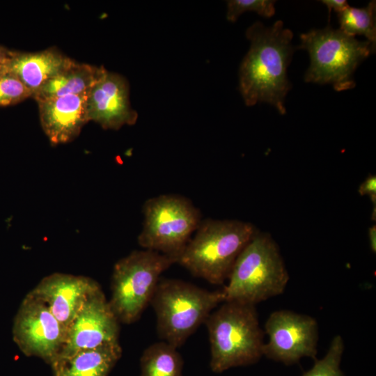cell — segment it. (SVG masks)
Masks as SVG:
<instances>
[{
    "label": "cell",
    "instance_id": "6da1fadb",
    "mask_svg": "<svg viewBox=\"0 0 376 376\" xmlns=\"http://www.w3.org/2000/svg\"><path fill=\"white\" fill-rule=\"evenodd\" d=\"M250 41L239 72V88L246 105L266 102L285 113V98L290 89L287 68L294 52L292 31L276 21L266 27L256 22L246 32Z\"/></svg>",
    "mask_w": 376,
    "mask_h": 376
},
{
    "label": "cell",
    "instance_id": "7a4b0ae2",
    "mask_svg": "<svg viewBox=\"0 0 376 376\" xmlns=\"http://www.w3.org/2000/svg\"><path fill=\"white\" fill-rule=\"evenodd\" d=\"M257 232L249 222L239 220H201L176 263L191 274L221 285L230 274L238 256Z\"/></svg>",
    "mask_w": 376,
    "mask_h": 376
},
{
    "label": "cell",
    "instance_id": "3957f363",
    "mask_svg": "<svg viewBox=\"0 0 376 376\" xmlns=\"http://www.w3.org/2000/svg\"><path fill=\"white\" fill-rule=\"evenodd\" d=\"M205 323L212 372L221 373L230 368L251 365L263 356L265 332L260 327L255 305L224 301Z\"/></svg>",
    "mask_w": 376,
    "mask_h": 376
},
{
    "label": "cell",
    "instance_id": "277c9868",
    "mask_svg": "<svg viewBox=\"0 0 376 376\" xmlns=\"http://www.w3.org/2000/svg\"><path fill=\"white\" fill-rule=\"evenodd\" d=\"M289 279L277 244L269 234L257 230L238 256L222 289L224 301L256 305L282 294Z\"/></svg>",
    "mask_w": 376,
    "mask_h": 376
},
{
    "label": "cell",
    "instance_id": "5b68a950",
    "mask_svg": "<svg viewBox=\"0 0 376 376\" xmlns=\"http://www.w3.org/2000/svg\"><path fill=\"white\" fill-rule=\"evenodd\" d=\"M224 301L222 290L209 291L178 279H160L150 304L159 337L178 348Z\"/></svg>",
    "mask_w": 376,
    "mask_h": 376
},
{
    "label": "cell",
    "instance_id": "8992f818",
    "mask_svg": "<svg viewBox=\"0 0 376 376\" xmlns=\"http://www.w3.org/2000/svg\"><path fill=\"white\" fill-rule=\"evenodd\" d=\"M300 38L299 48L306 49L311 58L305 81L331 84L337 91L354 87L355 70L375 51V46L369 41L358 40L329 26L313 29L301 34Z\"/></svg>",
    "mask_w": 376,
    "mask_h": 376
},
{
    "label": "cell",
    "instance_id": "52a82bcc",
    "mask_svg": "<svg viewBox=\"0 0 376 376\" xmlns=\"http://www.w3.org/2000/svg\"><path fill=\"white\" fill-rule=\"evenodd\" d=\"M174 263L171 256L143 249L132 251L115 264L109 303L119 322L131 324L140 318L161 274Z\"/></svg>",
    "mask_w": 376,
    "mask_h": 376
},
{
    "label": "cell",
    "instance_id": "ba28073f",
    "mask_svg": "<svg viewBox=\"0 0 376 376\" xmlns=\"http://www.w3.org/2000/svg\"><path fill=\"white\" fill-rule=\"evenodd\" d=\"M143 228L138 243L177 259L201 221L200 210L182 196L162 194L148 199L143 207Z\"/></svg>",
    "mask_w": 376,
    "mask_h": 376
},
{
    "label": "cell",
    "instance_id": "9c48e42d",
    "mask_svg": "<svg viewBox=\"0 0 376 376\" xmlns=\"http://www.w3.org/2000/svg\"><path fill=\"white\" fill-rule=\"evenodd\" d=\"M269 341L263 354L285 365L297 363L303 357L316 359L318 325L311 316L280 310L272 312L265 324Z\"/></svg>",
    "mask_w": 376,
    "mask_h": 376
},
{
    "label": "cell",
    "instance_id": "30bf717a",
    "mask_svg": "<svg viewBox=\"0 0 376 376\" xmlns=\"http://www.w3.org/2000/svg\"><path fill=\"white\" fill-rule=\"evenodd\" d=\"M13 336L25 355L50 365L62 350L65 331L42 301L27 294L15 317Z\"/></svg>",
    "mask_w": 376,
    "mask_h": 376
},
{
    "label": "cell",
    "instance_id": "8fae6325",
    "mask_svg": "<svg viewBox=\"0 0 376 376\" xmlns=\"http://www.w3.org/2000/svg\"><path fill=\"white\" fill-rule=\"evenodd\" d=\"M119 323L99 288L89 295L68 327L63 347L57 358L82 350L119 343Z\"/></svg>",
    "mask_w": 376,
    "mask_h": 376
},
{
    "label": "cell",
    "instance_id": "7c38bea8",
    "mask_svg": "<svg viewBox=\"0 0 376 376\" xmlns=\"http://www.w3.org/2000/svg\"><path fill=\"white\" fill-rule=\"evenodd\" d=\"M86 114L88 121L106 130H116L135 124L138 113L131 107L126 79L104 68L87 92Z\"/></svg>",
    "mask_w": 376,
    "mask_h": 376
},
{
    "label": "cell",
    "instance_id": "4fadbf2b",
    "mask_svg": "<svg viewBox=\"0 0 376 376\" xmlns=\"http://www.w3.org/2000/svg\"><path fill=\"white\" fill-rule=\"evenodd\" d=\"M100 285L93 279L63 273L43 278L28 294L42 301L65 331L82 305Z\"/></svg>",
    "mask_w": 376,
    "mask_h": 376
},
{
    "label": "cell",
    "instance_id": "5bb4252c",
    "mask_svg": "<svg viewBox=\"0 0 376 376\" xmlns=\"http://www.w3.org/2000/svg\"><path fill=\"white\" fill-rule=\"evenodd\" d=\"M87 93L37 101L42 128L52 145L74 140L88 122Z\"/></svg>",
    "mask_w": 376,
    "mask_h": 376
},
{
    "label": "cell",
    "instance_id": "9a60e30c",
    "mask_svg": "<svg viewBox=\"0 0 376 376\" xmlns=\"http://www.w3.org/2000/svg\"><path fill=\"white\" fill-rule=\"evenodd\" d=\"M71 61L56 48L36 52L12 51L3 70L15 75L33 95Z\"/></svg>",
    "mask_w": 376,
    "mask_h": 376
},
{
    "label": "cell",
    "instance_id": "2e32d148",
    "mask_svg": "<svg viewBox=\"0 0 376 376\" xmlns=\"http://www.w3.org/2000/svg\"><path fill=\"white\" fill-rule=\"evenodd\" d=\"M121 355L119 343L82 350L54 361L52 376H108Z\"/></svg>",
    "mask_w": 376,
    "mask_h": 376
},
{
    "label": "cell",
    "instance_id": "e0dca14e",
    "mask_svg": "<svg viewBox=\"0 0 376 376\" xmlns=\"http://www.w3.org/2000/svg\"><path fill=\"white\" fill-rule=\"evenodd\" d=\"M103 66L80 63L71 59L56 75L45 83L32 97L39 100L87 93L102 73Z\"/></svg>",
    "mask_w": 376,
    "mask_h": 376
},
{
    "label": "cell",
    "instance_id": "ac0fdd59",
    "mask_svg": "<svg viewBox=\"0 0 376 376\" xmlns=\"http://www.w3.org/2000/svg\"><path fill=\"white\" fill-rule=\"evenodd\" d=\"M177 349L165 341L148 346L140 359V376H182L183 361Z\"/></svg>",
    "mask_w": 376,
    "mask_h": 376
},
{
    "label": "cell",
    "instance_id": "d6986e66",
    "mask_svg": "<svg viewBox=\"0 0 376 376\" xmlns=\"http://www.w3.org/2000/svg\"><path fill=\"white\" fill-rule=\"evenodd\" d=\"M375 1H371L367 6L361 8L348 6L338 13L339 29L353 37L356 35H362L375 46Z\"/></svg>",
    "mask_w": 376,
    "mask_h": 376
},
{
    "label": "cell",
    "instance_id": "ffe728a7",
    "mask_svg": "<svg viewBox=\"0 0 376 376\" xmlns=\"http://www.w3.org/2000/svg\"><path fill=\"white\" fill-rule=\"evenodd\" d=\"M344 347L341 336H334L324 357L320 359H315L313 367L302 376H345L340 369Z\"/></svg>",
    "mask_w": 376,
    "mask_h": 376
},
{
    "label": "cell",
    "instance_id": "44dd1931",
    "mask_svg": "<svg viewBox=\"0 0 376 376\" xmlns=\"http://www.w3.org/2000/svg\"><path fill=\"white\" fill-rule=\"evenodd\" d=\"M29 97L31 92L13 73L5 70L0 71V106L18 104Z\"/></svg>",
    "mask_w": 376,
    "mask_h": 376
},
{
    "label": "cell",
    "instance_id": "7402d4cb",
    "mask_svg": "<svg viewBox=\"0 0 376 376\" xmlns=\"http://www.w3.org/2000/svg\"><path fill=\"white\" fill-rule=\"evenodd\" d=\"M275 2L271 0H230L227 3L226 18L234 22L246 11H254L260 15L269 17L274 15Z\"/></svg>",
    "mask_w": 376,
    "mask_h": 376
},
{
    "label": "cell",
    "instance_id": "603a6c76",
    "mask_svg": "<svg viewBox=\"0 0 376 376\" xmlns=\"http://www.w3.org/2000/svg\"><path fill=\"white\" fill-rule=\"evenodd\" d=\"M358 191L360 195H368L370 197L374 210L376 206V177L369 175L366 180L360 185Z\"/></svg>",
    "mask_w": 376,
    "mask_h": 376
},
{
    "label": "cell",
    "instance_id": "cb8c5ba5",
    "mask_svg": "<svg viewBox=\"0 0 376 376\" xmlns=\"http://www.w3.org/2000/svg\"><path fill=\"white\" fill-rule=\"evenodd\" d=\"M321 2L327 7L329 15L331 14V9L338 13L348 6L347 1L345 0H323Z\"/></svg>",
    "mask_w": 376,
    "mask_h": 376
},
{
    "label": "cell",
    "instance_id": "d4e9b609",
    "mask_svg": "<svg viewBox=\"0 0 376 376\" xmlns=\"http://www.w3.org/2000/svg\"><path fill=\"white\" fill-rule=\"evenodd\" d=\"M12 50L0 45V71L3 70L6 65Z\"/></svg>",
    "mask_w": 376,
    "mask_h": 376
},
{
    "label": "cell",
    "instance_id": "484cf974",
    "mask_svg": "<svg viewBox=\"0 0 376 376\" xmlns=\"http://www.w3.org/2000/svg\"><path fill=\"white\" fill-rule=\"evenodd\" d=\"M368 237L370 242V246L373 252L376 251V227L375 225L370 226L368 228Z\"/></svg>",
    "mask_w": 376,
    "mask_h": 376
}]
</instances>
